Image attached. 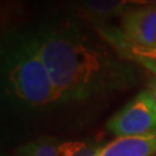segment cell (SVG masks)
Here are the masks:
<instances>
[{
  "mask_svg": "<svg viewBox=\"0 0 156 156\" xmlns=\"http://www.w3.org/2000/svg\"><path fill=\"white\" fill-rule=\"evenodd\" d=\"M60 100H86L133 85L134 70L125 58L77 30L62 26L34 38Z\"/></svg>",
  "mask_w": 156,
  "mask_h": 156,
  "instance_id": "1",
  "label": "cell"
},
{
  "mask_svg": "<svg viewBox=\"0 0 156 156\" xmlns=\"http://www.w3.org/2000/svg\"><path fill=\"white\" fill-rule=\"evenodd\" d=\"M5 86L14 99L26 107H46L60 100L34 38L18 41L8 50Z\"/></svg>",
  "mask_w": 156,
  "mask_h": 156,
  "instance_id": "2",
  "label": "cell"
},
{
  "mask_svg": "<svg viewBox=\"0 0 156 156\" xmlns=\"http://www.w3.org/2000/svg\"><path fill=\"white\" fill-rule=\"evenodd\" d=\"M108 129L119 136L140 135L156 129V107L148 91H142L108 121Z\"/></svg>",
  "mask_w": 156,
  "mask_h": 156,
  "instance_id": "3",
  "label": "cell"
},
{
  "mask_svg": "<svg viewBox=\"0 0 156 156\" xmlns=\"http://www.w3.org/2000/svg\"><path fill=\"white\" fill-rule=\"evenodd\" d=\"M121 26L133 47L144 51L156 50V5L126 12L121 20Z\"/></svg>",
  "mask_w": 156,
  "mask_h": 156,
  "instance_id": "4",
  "label": "cell"
},
{
  "mask_svg": "<svg viewBox=\"0 0 156 156\" xmlns=\"http://www.w3.org/2000/svg\"><path fill=\"white\" fill-rule=\"evenodd\" d=\"M156 130L140 135L119 136L104 146L99 156H155Z\"/></svg>",
  "mask_w": 156,
  "mask_h": 156,
  "instance_id": "5",
  "label": "cell"
},
{
  "mask_svg": "<svg viewBox=\"0 0 156 156\" xmlns=\"http://www.w3.org/2000/svg\"><path fill=\"white\" fill-rule=\"evenodd\" d=\"M18 156H60V146L52 138H41L22 146Z\"/></svg>",
  "mask_w": 156,
  "mask_h": 156,
  "instance_id": "6",
  "label": "cell"
},
{
  "mask_svg": "<svg viewBox=\"0 0 156 156\" xmlns=\"http://www.w3.org/2000/svg\"><path fill=\"white\" fill-rule=\"evenodd\" d=\"M103 146L96 140L66 142L60 144V156H99Z\"/></svg>",
  "mask_w": 156,
  "mask_h": 156,
  "instance_id": "7",
  "label": "cell"
},
{
  "mask_svg": "<svg viewBox=\"0 0 156 156\" xmlns=\"http://www.w3.org/2000/svg\"><path fill=\"white\" fill-rule=\"evenodd\" d=\"M122 57L125 60L138 62V64L143 65L146 69H148L156 74V50H154V51L139 50V48L133 47L130 43L128 50L124 52Z\"/></svg>",
  "mask_w": 156,
  "mask_h": 156,
  "instance_id": "8",
  "label": "cell"
},
{
  "mask_svg": "<svg viewBox=\"0 0 156 156\" xmlns=\"http://www.w3.org/2000/svg\"><path fill=\"white\" fill-rule=\"evenodd\" d=\"M130 0H86V8L96 14H108L121 11Z\"/></svg>",
  "mask_w": 156,
  "mask_h": 156,
  "instance_id": "9",
  "label": "cell"
},
{
  "mask_svg": "<svg viewBox=\"0 0 156 156\" xmlns=\"http://www.w3.org/2000/svg\"><path fill=\"white\" fill-rule=\"evenodd\" d=\"M133 4H143V5H156V0H130Z\"/></svg>",
  "mask_w": 156,
  "mask_h": 156,
  "instance_id": "10",
  "label": "cell"
},
{
  "mask_svg": "<svg viewBox=\"0 0 156 156\" xmlns=\"http://www.w3.org/2000/svg\"><path fill=\"white\" fill-rule=\"evenodd\" d=\"M154 81H155V82H156V80H154Z\"/></svg>",
  "mask_w": 156,
  "mask_h": 156,
  "instance_id": "11",
  "label": "cell"
}]
</instances>
